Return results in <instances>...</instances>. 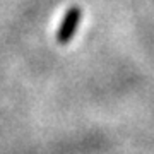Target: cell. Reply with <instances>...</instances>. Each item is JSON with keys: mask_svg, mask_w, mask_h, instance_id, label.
Instances as JSON below:
<instances>
[{"mask_svg": "<svg viewBox=\"0 0 154 154\" xmlns=\"http://www.w3.org/2000/svg\"><path fill=\"white\" fill-rule=\"evenodd\" d=\"M81 17H82V11L75 5L70 7V9L65 12V16L62 19L60 26L57 29V41L60 45H67L69 41H72V38H74L75 33H77Z\"/></svg>", "mask_w": 154, "mask_h": 154, "instance_id": "cell-1", "label": "cell"}]
</instances>
